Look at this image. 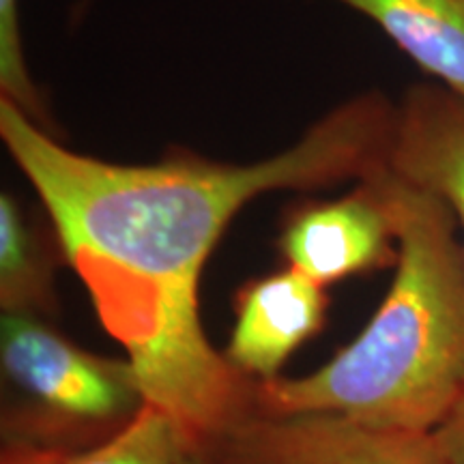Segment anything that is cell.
Wrapping results in <instances>:
<instances>
[{
    "label": "cell",
    "instance_id": "obj_11",
    "mask_svg": "<svg viewBox=\"0 0 464 464\" xmlns=\"http://www.w3.org/2000/svg\"><path fill=\"white\" fill-rule=\"evenodd\" d=\"M0 91H3L0 102H9L33 123L54 133L48 103L28 72L24 44H22L20 0H0Z\"/></svg>",
    "mask_w": 464,
    "mask_h": 464
},
{
    "label": "cell",
    "instance_id": "obj_3",
    "mask_svg": "<svg viewBox=\"0 0 464 464\" xmlns=\"http://www.w3.org/2000/svg\"><path fill=\"white\" fill-rule=\"evenodd\" d=\"M0 359L11 385L56 426L119 430L144 404L127 359L92 355L39 316L3 314Z\"/></svg>",
    "mask_w": 464,
    "mask_h": 464
},
{
    "label": "cell",
    "instance_id": "obj_2",
    "mask_svg": "<svg viewBox=\"0 0 464 464\" xmlns=\"http://www.w3.org/2000/svg\"><path fill=\"white\" fill-rule=\"evenodd\" d=\"M398 237L396 276L357 340L301 379L256 381L271 413H342L437 430L464 392V243L451 208L382 174Z\"/></svg>",
    "mask_w": 464,
    "mask_h": 464
},
{
    "label": "cell",
    "instance_id": "obj_7",
    "mask_svg": "<svg viewBox=\"0 0 464 464\" xmlns=\"http://www.w3.org/2000/svg\"><path fill=\"white\" fill-rule=\"evenodd\" d=\"M390 168L443 200L464 239V95L443 84L411 86L398 106Z\"/></svg>",
    "mask_w": 464,
    "mask_h": 464
},
{
    "label": "cell",
    "instance_id": "obj_14",
    "mask_svg": "<svg viewBox=\"0 0 464 464\" xmlns=\"http://www.w3.org/2000/svg\"><path fill=\"white\" fill-rule=\"evenodd\" d=\"M183 464H200V460H198V458H196L194 454H191V451H189V454L188 456H185V460H183Z\"/></svg>",
    "mask_w": 464,
    "mask_h": 464
},
{
    "label": "cell",
    "instance_id": "obj_8",
    "mask_svg": "<svg viewBox=\"0 0 464 464\" xmlns=\"http://www.w3.org/2000/svg\"><path fill=\"white\" fill-rule=\"evenodd\" d=\"M374 22L439 84L464 95V0H338Z\"/></svg>",
    "mask_w": 464,
    "mask_h": 464
},
{
    "label": "cell",
    "instance_id": "obj_13",
    "mask_svg": "<svg viewBox=\"0 0 464 464\" xmlns=\"http://www.w3.org/2000/svg\"><path fill=\"white\" fill-rule=\"evenodd\" d=\"M72 454L61 448H34V445H14L5 450L3 464H67Z\"/></svg>",
    "mask_w": 464,
    "mask_h": 464
},
{
    "label": "cell",
    "instance_id": "obj_1",
    "mask_svg": "<svg viewBox=\"0 0 464 464\" xmlns=\"http://www.w3.org/2000/svg\"><path fill=\"white\" fill-rule=\"evenodd\" d=\"M398 106L344 102L293 147L254 164L174 153L114 164L75 153L0 102V136L44 202L102 327L123 346L144 402L177 421L189 450L254 406V385L208 342L200 277L249 200L269 191L363 181L390 166Z\"/></svg>",
    "mask_w": 464,
    "mask_h": 464
},
{
    "label": "cell",
    "instance_id": "obj_10",
    "mask_svg": "<svg viewBox=\"0 0 464 464\" xmlns=\"http://www.w3.org/2000/svg\"><path fill=\"white\" fill-rule=\"evenodd\" d=\"M189 451L177 421L144 402L123 428L95 448L72 454L67 464H183Z\"/></svg>",
    "mask_w": 464,
    "mask_h": 464
},
{
    "label": "cell",
    "instance_id": "obj_12",
    "mask_svg": "<svg viewBox=\"0 0 464 464\" xmlns=\"http://www.w3.org/2000/svg\"><path fill=\"white\" fill-rule=\"evenodd\" d=\"M434 434L443 445L450 462L464 464V392Z\"/></svg>",
    "mask_w": 464,
    "mask_h": 464
},
{
    "label": "cell",
    "instance_id": "obj_5",
    "mask_svg": "<svg viewBox=\"0 0 464 464\" xmlns=\"http://www.w3.org/2000/svg\"><path fill=\"white\" fill-rule=\"evenodd\" d=\"M387 168L357 181L342 198L310 202L290 213L280 235L288 266L324 288L396 266L398 237L382 183Z\"/></svg>",
    "mask_w": 464,
    "mask_h": 464
},
{
    "label": "cell",
    "instance_id": "obj_9",
    "mask_svg": "<svg viewBox=\"0 0 464 464\" xmlns=\"http://www.w3.org/2000/svg\"><path fill=\"white\" fill-rule=\"evenodd\" d=\"M61 243L26 216L9 191L0 194V307L3 314L45 318L56 307L54 266Z\"/></svg>",
    "mask_w": 464,
    "mask_h": 464
},
{
    "label": "cell",
    "instance_id": "obj_6",
    "mask_svg": "<svg viewBox=\"0 0 464 464\" xmlns=\"http://www.w3.org/2000/svg\"><path fill=\"white\" fill-rule=\"evenodd\" d=\"M327 305L324 286L293 266L247 282L224 357L247 379H277L286 359L321 332Z\"/></svg>",
    "mask_w": 464,
    "mask_h": 464
},
{
    "label": "cell",
    "instance_id": "obj_4",
    "mask_svg": "<svg viewBox=\"0 0 464 464\" xmlns=\"http://www.w3.org/2000/svg\"><path fill=\"white\" fill-rule=\"evenodd\" d=\"M200 464H451L434 430L252 406L191 451Z\"/></svg>",
    "mask_w": 464,
    "mask_h": 464
}]
</instances>
